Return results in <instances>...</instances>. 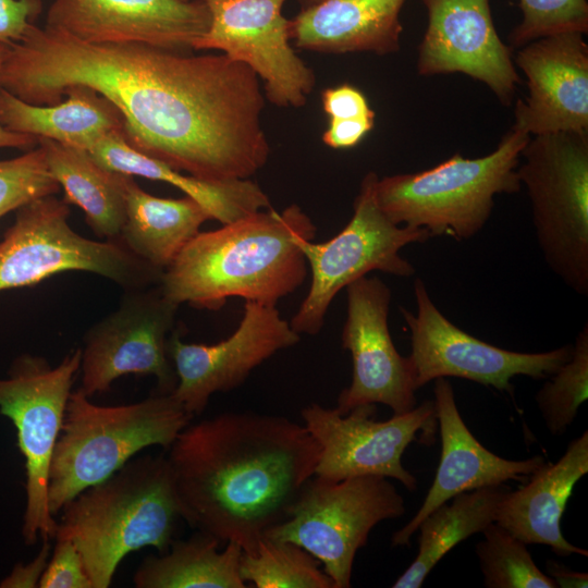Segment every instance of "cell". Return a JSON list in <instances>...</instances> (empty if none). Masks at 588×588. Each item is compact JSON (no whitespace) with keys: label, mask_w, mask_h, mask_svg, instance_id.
Segmentation results:
<instances>
[{"label":"cell","mask_w":588,"mask_h":588,"mask_svg":"<svg viewBox=\"0 0 588 588\" xmlns=\"http://www.w3.org/2000/svg\"><path fill=\"white\" fill-rule=\"evenodd\" d=\"M376 115L356 119H330L322 142L334 149L356 146L373 128Z\"/></svg>","instance_id":"38"},{"label":"cell","mask_w":588,"mask_h":588,"mask_svg":"<svg viewBox=\"0 0 588 588\" xmlns=\"http://www.w3.org/2000/svg\"><path fill=\"white\" fill-rule=\"evenodd\" d=\"M529 138L513 124L489 155L455 154L431 169L378 179V204L397 225L425 229L430 237L468 240L489 220L494 196L520 189L517 167Z\"/></svg>","instance_id":"6"},{"label":"cell","mask_w":588,"mask_h":588,"mask_svg":"<svg viewBox=\"0 0 588 588\" xmlns=\"http://www.w3.org/2000/svg\"><path fill=\"white\" fill-rule=\"evenodd\" d=\"M319 445L284 416L225 412L188 424L169 448L183 520L252 552L315 475Z\"/></svg>","instance_id":"2"},{"label":"cell","mask_w":588,"mask_h":588,"mask_svg":"<svg viewBox=\"0 0 588 588\" xmlns=\"http://www.w3.org/2000/svg\"><path fill=\"white\" fill-rule=\"evenodd\" d=\"M197 531L185 540L174 539L159 555L147 556L133 576L137 588H245L240 575L242 549Z\"/></svg>","instance_id":"28"},{"label":"cell","mask_w":588,"mask_h":588,"mask_svg":"<svg viewBox=\"0 0 588 588\" xmlns=\"http://www.w3.org/2000/svg\"><path fill=\"white\" fill-rule=\"evenodd\" d=\"M192 197L161 198L148 194L132 176L126 188V218L119 240L139 259L164 271L210 220Z\"/></svg>","instance_id":"27"},{"label":"cell","mask_w":588,"mask_h":588,"mask_svg":"<svg viewBox=\"0 0 588 588\" xmlns=\"http://www.w3.org/2000/svg\"><path fill=\"white\" fill-rule=\"evenodd\" d=\"M81 356L76 348L51 367L41 356L24 354L14 359L8 378L0 379V414L13 422L25 461L22 536L29 546L39 537L54 538L58 530L48 504L49 473Z\"/></svg>","instance_id":"11"},{"label":"cell","mask_w":588,"mask_h":588,"mask_svg":"<svg viewBox=\"0 0 588 588\" xmlns=\"http://www.w3.org/2000/svg\"><path fill=\"white\" fill-rule=\"evenodd\" d=\"M322 0H299L303 8H306L308 5H311V4H315V3H318Z\"/></svg>","instance_id":"42"},{"label":"cell","mask_w":588,"mask_h":588,"mask_svg":"<svg viewBox=\"0 0 588 588\" xmlns=\"http://www.w3.org/2000/svg\"><path fill=\"white\" fill-rule=\"evenodd\" d=\"M416 314L400 307L411 332L408 356L416 389L437 378L457 377L513 393L511 379L553 375L573 352V345L542 353H520L489 344L452 323L434 305L421 279L414 281Z\"/></svg>","instance_id":"14"},{"label":"cell","mask_w":588,"mask_h":588,"mask_svg":"<svg viewBox=\"0 0 588 588\" xmlns=\"http://www.w3.org/2000/svg\"><path fill=\"white\" fill-rule=\"evenodd\" d=\"M81 390L66 404L49 473L52 515L85 489L124 466L144 449H169L193 418L172 394L118 406L91 403Z\"/></svg>","instance_id":"5"},{"label":"cell","mask_w":588,"mask_h":588,"mask_svg":"<svg viewBox=\"0 0 588 588\" xmlns=\"http://www.w3.org/2000/svg\"><path fill=\"white\" fill-rule=\"evenodd\" d=\"M87 151L99 164L112 171L175 186L200 204L211 219L221 224L271 207L267 194L249 179L213 182L183 174L131 147L123 131L99 139Z\"/></svg>","instance_id":"24"},{"label":"cell","mask_w":588,"mask_h":588,"mask_svg":"<svg viewBox=\"0 0 588 588\" xmlns=\"http://www.w3.org/2000/svg\"><path fill=\"white\" fill-rule=\"evenodd\" d=\"M546 571L559 588H586L588 586L587 573L575 572L556 560H547Z\"/></svg>","instance_id":"40"},{"label":"cell","mask_w":588,"mask_h":588,"mask_svg":"<svg viewBox=\"0 0 588 588\" xmlns=\"http://www.w3.org/2000/svg\"><path fill=\"white\" fill-rule=\"evenodd\" d=\"M56 534L70 537L93 588H108L121 561L154 547L166 552L183 520L167 456L131 458L60 511Z\"/></svg>","instance_id":"4"},{"label":"cell","mask_w":588,"mask_h":588,"mask_svg":"<svg viewBox=\"0 0 588 588\" xmlns=\"http://www.w3.org/2000/svg\"><path fill=\"white\" fill-rule=\"evenodd\" d=\"M41 7V0H0V44L19 41Z\"/></svg>","instance_id":"37"},{"label":"cell","mask_w":588,"mask_h":588,"mask_svg":"<svg viewBox=\"0 0 588 588\" xmlns=\"http://www.w3.org/2000/svg\"><path fill=\"white\" fill-rule=\"evenodd\" d=\"M4 54V44H0V65ZM38 144V138L27 134L11 132L0 123V148H17L30 150Z\"/></svg>","instance_id":"41"},{"label":"cell","mask_w":588,"mask_h":588,"mask_svg":"<svg viewBox=\"0 0 588 588\" xmlns=\"http://www.w3.org/2000/svg\"><path fill=\"white\" fill-rule=\"evenodd\" d=\"M376 413V404L355 406L344 415L317 403L301 411L303 425L320 450L315 476L328 480L381 476L416 490L417 479L403 466L402 456L412 442L428 444L433 438V401L383 421L375 419Z\"/></svg>","instance_id":"12"},{"label":"cell","mask_w":588,"mask_h":588,"mask_svg":"<svg viewBox=\"0 0 588 588\" xmlns=\"http://www.w3.org/2000/svg\"><path fill=\"white\" fill-rule=\"evenodd\" d=\"M87 86L120 111L137 151L195 177L249 179L268 161L257 74L228 56H189L142 44H93L30 24L4 44L0 87L37 106Z\"/></svg>","instance_id":"1"},{"label":"cell","mask_w":588,"mask_h":588,"mask_svg":"<svg viewBox=\"0 0 588 588\" xmlns=\"http://www.w3.org/2000/svg\"><path fill=\"white\" fill-rule=\"evenodd\" d=\"M59 191L60 185L48 169L40 145L19 157L0 160V218Z\"/></svg>","instance_id":"33"},{"label":"cell","mask_w":588,"mask_h":588,"mask_svg":"<svg viewBox=\"0 0 588 588\" xmlns=\"http://www.w3.org/2000/svg\"><path fill=\"white\" fill-rule=\"evenodd\" d=\"M536 394L538 409L552 436H561L573 424L588 397V324L578 332L571 358Z\"/></svg>","instance_id":"32"},{"label":"cell","mask_w":588,"mask_h":588,"mask_svg":"<svg viewBox=\"0 0 588 588\" xmlns=\"http://www.w3.org/2000/svg\"><path fill=\"white\" fill-rule=\"evenodd\" d=\"M378 175L368 172L362 180L348 223L322 243L301 244L311 284L298 310L290 321L298 334H317L334 296L350 283L370 271L407 278L414 266L401 256V249L430 238L425 229L397 225L381 210L376 195Z\"/></svg>","instance_id":"10"},{"label":"cell","mask_w":588,"mask_h":588,"mask_svg":"<svg viewBox=\"0 0 588 588\" xmlns=\"http://www.w3.org/2000/svg\"><path fill=\"white\" fill-rule=\"evenodd\" d=\"M210 24L193 50H221L249 66L264 81L267 99L299 108L316 83L314 71L290 45L285 0H204Z\"/></svg>","instance_id":"15"},{"label":"cell","mask_w":588,"mask_h":588,"mask_svg":"<svg viewBox=\"0 0 588 588\" xmlns=\"http://www.w3.org/2000/svg\"><path fill=\"white\" fill-rule=\"evenodd\" d=\"M515 63L528 96L517 100L514 125L530 136L588 132V45L580 32H564L520 47Z\"/></svg>","instance_id":"20"},{"label":"cell","mask_w":588,"mask_h":588,"mask_svg":"<svg viewBox=\"0 0 588 588\" xmlns=\"http://www.w3.org/2000/svg\"><path fill=\"white\" fill-rule=\"evenodd\" d=\"M404 513L403 497L385 477L328 480L314 475L289 516L265 537L302 547L320 562L334 588H348L356 553L372 528Z\"/></svg>","instance_id":"9"},{"label":"cell","mask_w":588,"mask_h":588,"mask_svg":"<svg viewBox=\"0 0 588 588\" xmlns=\"http://www.w3.org/2000/svg\"><path fill=\"white\" fill-rule=\"evenodd\" d=\"M588 473V432L573 439L555 463H547L502 499L495 523L526 544H546L559 556H588L568 542L561 518L577 481Z\"/></svg>","instance_id":"22"},{"label":"cell","mask_w":588,"mask_h":588,"mask_svg":"<svg viewBox=\"0 0 588 588\" xmlns=\"http://www.w3.org/2000/svg\"><path fill=\"white\" fill-rule=\"evenodd\" d=\"M433 395L441 438L439 466L419 510L391 537L392 547L407 544L421 520L453 497L509 480L524 483L547 464L541 455L512 461L486 449L462 419L454 390L446 378L434 379Z\"/></svg>","instance_id":"21"},{"label":"cell","mask_w":588,"mask_h":588,"mask_svg":"<svg viewBox=\"0 0 588 588\" xmlns=\"http://www.w3.org/2000/svg\"><path fill=\"white\" fill-rule=\"evenodd\" d=\"M510 490L504 485L460 493L421 520L418 552L393 588H419L439 561L456 544L481 532L497 517L499 505ZM416 530V531H417Z\"/></svg>","instance_id":"29"},{"label":"cell","mask_w":588,"mask_h":588,"mask_svg":"<svg viewBox=\"0 0 588 588\" xmlns=\"http://www.w3.org/2000/svg\"><path fill=\"white\" fill-rule=\"evenodd\" d=\"M180 305L159 284L126 290L118 308L93 324L81 348V390L107 392L126 375L154 376L158 394H171L177 377L168 352Z\"/></svg>","instance_id":"13"},{"label":"cell","mask_w":588,"mask_h":588,"mask_svg":"<svg viewBox=\"0 0 588 588\" xmlns=\"http://www.w3.org/2000/svg\"><path fill=\"white\" fill-rule=\"evenodd\" d=\"M209 24L204 0H53L45 26L93 44H142L188 53Z\"/></svg>","instance_id":"19"},{"label":"cell","mask_w":588,"mask_h":588,"mask_svg":"<svg viewBox=\"0 0 588 588\" xmlns=\"http://www.w3.org/2000/svg\"><path fill=\"white\" fill-rule=\"evenodd\" d=\"M522 21L509 36L511 48L558 33L588 30L586 0H519Z\"/></svg>","instance_id":"34"},{"label":"cell","mask_w":588,"mask_h":588,"mask_svg":"<svg viewBox=\"0 0 588 588\" xmlns=\"http://www.w3.org/2000/svg\"><path fill=\"white\" fill-rule=\"evenodd\" d=\"M69 217V204L54 195L16 210L0 242V291L32 286L64 271L95 273L124 291L160 283L163 271L136 257L120 240L82 236Z\"/></svg>","instance_id":"8"},{"label":"cell","mask_w":588,"mask_h":588,"mask_svg":"<svg viewBox=\"0 0 588 588\" xmlns=\"http://www.w3.org/2000/svg\"><path fill=\"white\" fill-rule=\"evenodd\" d=\"M299 340L277 306L255 302H245L237 329L216 344L185 343L174 330L168 352L177 384L171 394L189 415H200L212 394L240 387L256 367Z\"/></svg>","instance_id":"16"},{"label":"cell","mask_w":588,"mask_h":588,"mask_svg":"<svg viewBox=\"0 0 588 588\" xmlns=\"http://www.w3.org/2000/svg\"><path fill=\"white\" fill-rule=\"evenodd\" d=\"M56 546L50 554L39 588H93L82 556L73 540L56 534Z\"/></svg>","instance_id":"35"},{"label":"cell","mask_w":588,"mask_h":588,"mask_svg":"<svg viewBox=\"0 0 588 588\" xmlns=\"http://www.w3.org/2000/svg\"><path fill=\"white\" fill-rule=\"evenodd\" d=\"M66 100L51 106L25 102L0 87V123L11 132L88 150L99 139L124 132L120 111L94 89L73 85Z\"/></svg>","instance_id":"25"},{"label":"cell","mask_w":588,"mask_h":588,"mask_svg":"<svg viewBox=\"0 0 588 588\" xmlns=\"http://www.w3.org/2000/svg\"><path fill=\"white\" fill-rule=\"evenodd\" d=\"M51 552L49 538L42 539V546L37 555L27 564H17L12 572L1 580V588H35L39 586Z\"/></svg>","instance_id":"39"},{"label":"cell","mask_w":588,"mask_h":588,"mask_svg":"<svg viewBox=\"0 0 588 588\" xmlns=\"http://www.w3.org/2000/svg\"><path fill=\"white\" fill-rule=\"evenodd\" d=\"M345 289L342 346L351 353L353 376L335 409L344 415L358 405L381 403L393 415L412 411L417 406V389L411 360L396 351L389 331V286L379 278L364 275Z\"/></svg>","instance_id":"17"},{"label":"cell","mask_w":588,"mask_h":588,"mask_svg":"<svg viewBox=\"0 0 588 588\" xmlns=\"http://www.w3.org/2000/svg\"><path fill=\"white\" fill-rule=\"evenodd\" d=\"M405 1L322 0L289 21L290 40L297 48L323 53L396 52Z\"/></svg>","instance_id":"23"},{"label":"cell","mask_w":588,"mask_h":588,"mask_svg":"<svg viewBox=\"0 0 588 588\" xmlns=\"http://www.w3.org/2000/svg\"><path fill=\"white\" fill-rule=\"evenodd\" d=\"M428 24L417 49L421 76L462 73L483 83L504 106L513 102L520 82L495 29L489 0H419Z\"/></svg>","instance_id":"18"},{"label":"cell","mask_w":588,"mask_h":588,"mask_svg":"<svg viewBox=\"0 0 588 588\" xmlns=\"http://www.w3.org/2000/svg\"><path fill=\"white\" fill-rule=\"evenodd\" d=\"M320 565L302 547L264 536L254 551H242L240 575L256 588H334Z\"/></svg>","instance_id":"30"},{"label":"cell","mask_w":588,"mask_h":588,"mask_svg":"<svg viewBox=\"0 0 588 588\" xmlns=\"http://www.w3.org/2000/svg\"><path fill=\"white\" fill-rule=\"evenodd\" d=\"M517 174L527 189L539 247L574 292L588 294V132L530 136Z\"/></svg>","instance_id":"7"},{"label":"cell","mask_w":588,"mask_h":588,"mask_svg":"<svg viewBox=\"0 0 588 588\" xmlns=\"http://www.w3.org/2000/svg\"><path fill=\"white\" fill-rule=\"evenodd\" d=\"M323 111L330 119H356L376 115L366 96L356 87L343 84L327 88L321 95Z\"/></svg>","instance_id":"36"},{"label":"cell","mask_w":588,"mask_h":588,"mask_svg":"<svg viewBox=\"0 0 588 588\" xmlns=\"http://www.w3.org/2000/svg\"><path fill=\"white\" fill-rule=\"evenodd\" d=\"M476 555L486 588H556L532 560L527 544L495 522L481 531Z\"/></svg>","instance_id":"31"},{"label":"cell","mask_w":588,"mask_h":588,"mask_svg":"<svg viewBox=\"0 0 588 588\" xmlns=\"http://www.w3.org/2000/svg\"><path fill=\"white\" fill-rule=\"evenodd\" d=\"M316 225L296 204L267 208L199 232L163 271L160 287L173 303L217 311L228 298L275 306L302 285L307 261L301 244Z\"/></svg>","instance_id":"3"},{"label":"cell","mask_w":588,"mask_h":588,"mask_svg":"<svg viewBox=\"0 0 588 588\" xmlns=\"http://www.w3.org/2000/svg\"><path fill=\"white\" fill-rule=\"evenodd\" d=\"M180 1H184V2H186V1H189V0H180Z\"/></svg>","instance_id":"43"},{"label":"cell","mask_w":588,"mask_h":588,"mask_svg":"<svg viewBox=\"0 0 588 588\" xmlns=\"http://www.w3.org/2000/svg\"><path fill=\"white\" fill-rule=\"evenodd\" d=\"M48 169L64 192L63 200L79 207L94 233L119 240L126 218V188L132 175L107 169L87 150L38 138Z\"/></svg>","instance_id":"26"}]
</instances>
